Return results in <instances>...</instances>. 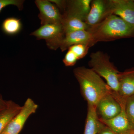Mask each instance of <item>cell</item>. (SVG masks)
Instances as JSON below:
<instances>
[{
  "mask_svg": "<svg viewBox=\"0 0 134 134\" xmlns=\"http://www.w3.org/2000/svg\"><path fill=\"white\" fill-rule=\"evenodd\" d=\"M130 134H134V131H133L132 133H131Z\"/></svg>",
  "mask_w": 134,
  "mask_h": 134,
  "instance_id": "cell-24",
  "label": "cell"
},
{
  "mask_svg": "<svg viewBox=\"0 0 134 134\" xmlns=\"http://www.w3.org/2000/svg\"><path fill=\"white\" fill-rule=\"evenodd\" d=\"M38 108V105L32 99H27L21 110L12 118L3 133L19 134L28 118L36 112Z\"/></svg>",
  "mask_w": 134,
  "mask_h": 134,
  "instance_id": "cell-5",
  "label": "cell"
},
{
  "mask_svg": "<svg viewBox=\"0 0 134 134\" xmlns=\"http://www.w3.org/2000/svg\"><path fill=\"white\" fill-rule=\"evenodd\" d=\"M90 47L83 44H78L71 46L68 49L72 51L78 60L83 58L88 53Z\"/></svg>",
  "mask_w": 134,
  "mask_h": 134,
  "instance_id": "cell-19",
  "label": "cell"
},
{
  "mask_svg": "<svg viewBox=\"0 0 134 134\" xmlns=\"http://www.w3.org/2000/svg\"><path fill=\"white\" fill-rule=\"evenodd\" d=\"M113 95L120 103L134 96V70L120 72L118 92Z\"/></svg>",
  "mask_w": 134,
  "mask_h": 134,
  "instance_id": "cell-10",
  "label": "cell"
},
{
  "mask_svg": "<svg viewBox=\"0 0 134 134\" xmlns=\"http://www.w3.org/2000/svg\"><path fill=\"white\" fill-rule=\"evenodd\" d=\"M31 35L37 40L44 39L48 48L56 50L60 48L65 33L62 24H47L41 25Z\"/></svg>",
  "mask_w": 134,
  "mask_h": 134,
  "instance_id": "cell-4",
  "label": "cell"
},
{
  "mask_svg": "<svg viewBox=\"0 0 134 134\" xmlns=\"http://www.w3.org/2000/svg\"><path fill=\"white\" fill-rule=\"evenodd\" d=\"M24 1L21 0H0V13L4 8L9 5L16 6L19 10H21L23 8Z\"/></svg>",
  "mask_w": 134,
  "mask_h": 134,
  "instance_id": "cell-20",
  "label": "cell"
},
{
  "mask_svg": "<svg viewBox=\"0 0 134 134\" xmlns=\"http://www.w3.org/2000/svg\"><path fill=\"white\" fill-rule=\"evenodd\" d=\"M112 15L120 17L130 24L134 25V1L108 0Z\"/></svg>",
  "mask_w": 134,
  "mask_h": 134,
  "instance_id": "cell-9",
  "label": "cell"
},
{
  "mask_svg": "<svg viewBox=\"0 0 134 134\" xmlns=\"http://www.w3.org/2000/svg\"><path fill=\"white\" fill-rule=\"evenodd\" d=\"M96 44L92 35L89 32L78 31L65 34L60 48L62 52H64L74 45L83 44L90 47Z\"/></svg>",
  "mask_w": 134,
  "mask_h": 134,
  "instance_id": "cell-11",
  "label": "cell"
},
{
  "mask_svg": "<svg viewBox=\"0 0 134 134\" xmlns=\"http://www.w3.org/2000/svg\"><path fill=\"white\" fill-rule=\"evenodd\" d=\"M8 105V100H4L0 94V112L7 108Z\"/></svg>",
  "mask_w": 134,
  "mask_h": 134,
  "instance_id": "cell-23",
  "label": "cell"
},
{
  "mask_svg": "<svg viewBox=\"0 0 134 134\" xmlns=\"http://www.w3.org/2000/svg\"><path fill=\"white\" fill-rule=\"evenodd\" d=\"M78 60L74 53L71 50L68 49L63 62L66 66H72L75 65Z\"/></svg>",
  "mask_w": 134,
  "mask_h": 134,
  "instance_id": "cell-21",
  "label": "cell"
},
{
  "mask_svg": "<svg viewBox=\"0 0 134 134\" xmlns=\"http://www.w3.org/2000/svg\"><path fill=\"white\" fill-rule=\"evenodd\" d=\"M22 24L20 19L14 17L5 19L2 24V30L5 34L8 36H14L21 30Z\"/></svg>",
  "mask_w": 134,
  "mask_h": 134,
  "instance_id": "cell-17",
  "label": "cell"
},
{
  "mask_svg": "<svg viewBox=\"0 0 134 134\" xmlns=\"http://www.w3.org/2000/svg\"><path fill=\"white\" fill-rule=\"evenodd\" d=\"M121 109V104L112 91L104 96L95 107L96 114L100 121L112 119L120 113Z\"/></svg>",
  "mask_w": 134,
  "mask_h": 134,
  "instance_id": "cell-6",
  "label": "cell"
},
{
  "mask_svg": "<svg viewBox=\"0 0 134 134\" xmlns=\"http://www.w3.org/2000/svg\"><path fill=\"white\" fill-rule=\"evenodd\" d=\"M104 125L97 116L95 107L88 105V111L83 134H97Z\"/></svg>",
  "mask_w": 134,
  "mask_h": 134,
  "instance_id": "cell-14",
  "label": "cell"
},
{
  "mask_svg": "<svg viewBox=\"0 0 134 134\" xmlns=\"http://www.w3.org/2000/svg\"><path fill=\"white\" fill-rule=\"evenodd\" d=\"M35 2L39 10L38 16L41 25L62 24L63 16L56 5L47 0H36Z\"/></svg>",
  "mask_w": 134,
  "mask_h": 134,
  "instance_id": "cell-7",
  "label": "cell"
},
{
  "mask_svg": "<svg viewBox=\"0 0 134 134\" xmlns=\"http://www.w3.org/2000/svg\"><path fill=\"white\" fill-rule=\"evenodd\" d=\"M62 23L65 34L78 31L87 30L89 26L85 22L75 17L63 16Z\"/></svg>",
  "mask_w": 134,
  "mask_h": 134,
  "instance_id": "cell-16",
  "label": "cell"
},
{
  "mask_svg": "<svg viewBox=\"0 0 134 134\" xmlns=\"http://www.w3.org/2000/svg\"><path fill=\"white\" fill-rule=\"evenodd\" d=\"M111 15L108 1L93 0L85 22L89 26H94Z\"/></svg>",
  "mask_w": 134,
  "mask_h": 134,
  "instance_id": "cell-8",
  "label": "cell"
},
{
  "mask_svg": "<svg viewBox=\"0 0 134 134\" xmlns=\"http://www.w3.org/2000/svg\"><path fill=\"white\" fill-rule=\"evenodd\" d=\"M1 134H9L7 133H2Z\"/></svg>",
  "mask_w": 134,
  "mask_h": 134,
  "instance_id": "cell-25",
  "label": "cell"
},
{
  "mask_svg": "<svg viewBox=\"0 0 134 134\" xmlns=\"http://www.w3.org/2000/svg\"><path fill=\"white\" fill-rule=\"evenodd\" d=\"M125 103L121 104V111L117 116L111 119L100 121L104 125L119 134H130L134 131L125 112Z\"/></svg>",
  "mask_w": 134,
  "mask_h": 134,
  "instance_id": "cell-12",
  "label": "cell"
},
{
  "mask_svg": "<svg viewBox=\"0 0 134 134\" xmlns=\"http://www.w3.org/2000/svg\"><path fill=\"white\" fill-rule=\"evenodd\" d=\"M97 134H119L112 130L111 129L107 126L105 125H103Z\"/></svg>",
  "mask_w": 134,
  "mask_h": 134,
  "instance_id": "cell-22",
  "label": "cell"
},
{
  "mask_svg": "<svg viewBox=\"0 0 134 134\" xmlns=\"http://www.w3.org/2000/svg\"><path fill=\"white\" fill-rule=\"evenodd\" d=\"M125 109L127 117L134 130V96L126 99Z\"/></svg>",
  "mask_w": 134,
  "mask_h": 134,
  "instance_id": "cell-18",
  "label": "cell"
},
{
  "mask_svg": "<svg viewBox=\"0 0 134 134\" xmlns=\"http://www.w3.org/2000/svg\"><path fill=\"white\" fill-rule=\"evenodd\" d=\"M91 0L66 1V7L63 15L75 17L85 22L91 8Z\"/></svg>",
  "mask_w": 134,
  "mask_h": 134,
  "instance_id": "cell-13",
  "label": "cell"
},
{
  "mask_svg": "<svg viewBox=\"0 0 134 134\" xmlns=\"http://www.w3.org/2000/svg\"><path fill=\"white\" fill-rule=\"evenodd\" d=\"M90 58L88 65L91 69L105 79L113 94L117 95L120 72L110 61L109 56L105 53L99 51L91 53Z\"/></svg>",
  "mask_w": 134,
  "mask_h": 134,
  "instance_id": "cell-3",
  "label": "cell"
},
{
  "mask_svg": "<svg viewBox=\"0 0 134 134\" xmlns=\"http://www.w3.org/2000/svg\"><path fill=\"white\" fill-rule=\"evenodd\" d=\"M74 74L79 85L81 93L88 105L96 107L104 96L112 91L107 83L90 68H76Z\"/></svg>",
  "mask_w": 134,
  "mask_h": 134,
  "instance_id": "cell-1",
  "label": "cell"
},
{
  "mask_svg": "<svg viewBox=\"0 0 134 134\" xmlns=\"http://www.w3.org/2000/svg\"><path fill=\"white\" fill-rule=\"evenodd\" d=\"M87 31L91 34L96 43L134 37V25L114 15H110L98 24L89 26Z\"/></svg>",
  "mask_w": 134,
  "mask_h": 134,
  "instance_id": "cell-2",
  "label": "cell"
},
{
  "mask_svg": "<svg viewBox=\"0 0 134 134\" xmlns=\"http://www.w3.org/2000/svg\"><path fill=\"white\" fill-rule=\"evenodd\" d=\"M21 107L12 100H8L7 107L0 112V134L2 133Z\"/></svg>",
  "mask_w": 134,
  "mask_h": 134,
  "instance_id": "cell-15",
  "label": "cell"
}]
</instances>
